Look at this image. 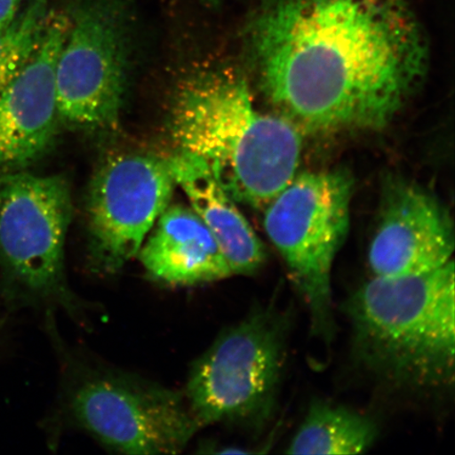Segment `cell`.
I'll return each instance as SVG.
<instances>
[{"mask_svg":"<svg viewBox=\"0 0 455 455\" xmlns=\"http://www.w3.org/2000/svg\"><path fill=\"white\" fill-rule=\"evenodd\" d=\"M244 34L267 98L313 132L387 126L428 62L411 0H259Z\"/></svg>","mask_w":455,"mask_h":455,"instance_id":"cell-1","label":"cell"},{"mask_svg":"<svg viewBox=\"0 0 455 455\" xmlns=\"http://www.w3.org/2000/svg\"><path fill=\"white\" fill-rule=\"evenodd\" d=\"M171 117L179 151L202 159L235 202L264 210L297 174V126L260 111L242 78L204 74L190 79Z\"/></svg>","mask_w":455,"mask_h":455,"instance_id":"cell-2","label":"cell"},{"mask_svg":"<svg viewBox=\"0 0 455 455\" xmlns=\"http://www.w3.org/2000/svg\"><path fill=\"white\" fill-rule=\"evenodd\" d=\"M454 299L453 260L419 275L372 276L345 304L356 361L389 388L422 395L449 388Z\"/></svg>","mask_w":455,"mask_h":455,"instance_id":"cell-3","label":"cell"},{"mask_svg":"<svg viewBox=\"0 0 455 455\" xmlns=\"http://www.w3.org/2000/svg\"><path fill=\"white\" fill-rule=\"evenodd\" d=\"M354 180L344 170L295 174L264 209L267 235L280 251L310 313L312 331L334 332L331 273L350 229Z\"/></svg>","mask_w":455,"mask_h":455,"instance_id":"cell-4","label":"cell"},{"mask_svg":"<svg viewBox=\"0 0 455 455\" xmlns=\"http://www.w3.org/2000/svg\"><path fill=\"white\" fill-rule=\"evenodd\" d=\"M286 313L265 307L225 330L197 358L185 396L199 428L261 425L276 407L287 356Z\"/></svg>","mask_w":455,"mask_h":455,"instance_id":"cell-5","label":"cell"},{"mask_svg":"<svg viewBox=\"0 0 455 455\" xmlns=\"http://www.w3.org/2000/svg\"><path fill=\"white\" fill-rule=\"evenodd\" d=\"M71 219L70 189L61 176L0 172V275L11 298L76 313L65 260Z\"/></svg>","mask_w":455,"mask_h":455,"instance_id":"cell-6","label":"cell"},{"mask_svg":"<svg viewBox=\"0 0 455 455\" xmlns=\"http://www.w3.org/2000/svg\"><path fill=\"white\" fill-rule=\"evenodd\" d=\"M67 405L78 427L122 453L178 454L201 429L185 395L114 370L79 372Z\"/></svg>","mask_w":455,"mask_h":455,"instance_id":"cell-7","label":"cell"},{"mask_svg":"<svg viewBox=\"0 0 455 455\" xmlns=\"http://www.w3.org/2000/svg\"><path fill=\"white\" fill-rule=\"evenodd\" d=\"M130 0H82L69 13L56 64L60 118L74 127L118 122L127 83Z\"/></svg>","mask_w":455,"mask_h":455,"instance_id":"cell-8","label":"cell"},{"mask_svg":"<svg viewBox=\"0 0 455 455\" xmlns=\"http://www.w3.org/2000/svg\"><path fill=\"white\" fill-rule=\"evenodd\" d=\"M175 186L170 158L123 155L102 164L88 199L89 255L95 272L114 275L138 256L169 207Z\"/></svg>","mask_w":455,"mask_h":455,"instance_id":"cell-9","label":"cell"},{"mask_svg":"<svg viewBox=\"0 0 455 455\" xmlns=\"http://www.w3.org/2000/svg\"><path fill=\"white\" fill-rule=\"evenodd\" d=\"M69 13L53 11L30 59L0 91V172L20 171L53 144L60 121L56 64Z\"/></svg>","mask_w":455,"mask_h":455,"instance_id":"cell-10","label":"cell"},{"mask_svg":"<svg viewBox=\"0 0 455 455\" xmlns=\"http://www.w3.org/2000/svg\"><path fill=\"white\" fill-rule=\"evenodd\" d=\"M454 247L453 221L439 199L422 187L397 185L386 196L368 265L375 277L423 275L451 261Z\"/></svg>","mask_w":455,"mask_h":455,"instance_id":"cell-11","label":"cell"},{"mask_svg":"<svg viewBox=\"0 0 455 455\" xmlns=\"http://www.w3.org/2000/svg\"><path fill=\"white\" fill-rule=\"evenodd\" d=\"M138 256L153 280L173 286H198L233 275L212 232L181 204H169L159 216Z\"/></svg>","mask_w":455,"mask_h":455,"instance_id":"cell-12","label":"cell"},{"mask_svg":"<svg viewBox=\"0 0 455 455\" xmlns=\"http://www.w3.org/2000/svg\"><path fill=\"white\" fill-rule=\"evenodd\" d=\"M169 158L176 186L184 191L190 208L212 232L232 275H255L266 263V249L235 199L202 159L183 151Z\"/></svg>","mask_w":455,"mask_h":455,"instance_id":"cell-13","label":"cell"},{"mask_svg":"<svg viewBox=\"0 0 455 455\" xmlns=\"http://www.w3.org/2000/svg\"><path fill=\"white\" fill-rule=\"evenodd\" d=\"M378 437L372 419L323 401L311 403L288 454L347 455L368 451Z\"/></svg>","mask_w":455,"mask_h":455,"instance_id":"cell-14","label":"cell"},{"mask_svg":"<svg viewBox=\"0 0 455 455\" xmlns=\"http://www.w3.org/2000/svg\"><path fill=\"white\" fill-rule=\"evenodd\" d=\"M52 12L51 0H28L15 20L0 30V91L30 59Z\"/></svg>","mask_w":455,"mask_h":455,"instance_id":"cell-15","label":"cell"},{"mask_svg":"<svg viewBox=\"0 0 455 455\" xmlns=\"http://www.w3.org/2000/svg\"><path fill=\"white\" fill-rule=\"evenodd\" d=\"M22 0H0V30L15 20L21 9Z\"/></svg>","mask_w":455,"mask_h":455,"instance_id":"cell-16","label":"cell"},{"mask_svg":"<svg viewBox=\"0 0 455 455\" xmlns=\"http://www.w3.org/2000/svg\"><path fill=\"white\" fill-rule=\"evenodd\" d=\"M201 2L209 5H219L223 0H201Z\"/></svg>","mask_w":455,"mask_h":455,"instance_id":"cell-17","label":"cell"}]
</instances>
